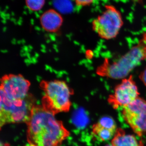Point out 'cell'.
Wrapping results in <instances>:
<instances>
[{
  "label": "cell",
  "mask_w": 146,
  "mask_h": 146,
  "mask_svg": "<svg viewBox=\"0 0 146 146\" xmlns=\"http://www.w3.org/2000/svg\"><path fill=\"white\" fill-rule=\"evenodd\" d=\"M112 146V145H109V146Z\"/></svg>",
  "instance_id": "9a60e30c"
},
{
  "label": "cell",
  "mask_w": 146,
  "mask_h": 146,
  "mask_svg": "<svg viewBox=\"0 0 146 146\" xmlns=\"http://www.w3.org/2000/svg\"><path fill=\"white\" fill-rule=\"evenodd\" d=\"M115 120L108 116L102 117L92 128V134L100 142H105L112 139L117 129Z\"/></svg>",
  "instance_id": "ba28073f"
},
{
  "label": "cell",
  "mask_w": 146,
  "mask_h": 146,
  "mask_svg": "<svg viewBox=\"0 0 146 146\" xmlns=\"http://www.w3.org/2000/svg\"><path fill=\"white\" fill-rule=\"evenodd\" d=\"M45 93L43 106L54 114L69 111L71 106L72 91L65 82L42 81L40 84Z\"/></svg>",
  "instance_id": "3957f363"
},
{
  "label": "cell",
  "mask_w": 146,
  "mask_h": 146,
  "mask_svg": "<svg viewBox=\"0 0 146 146\" xmlns=\"http://www.w3.org/2000/svg\"><path fill=\"white\" fill-rule=\"evenodd\" d=\"M119 10L112 5L105 6L104 10L93 20L92 29L102 39L110 40L117 37L123 25Z\"/></svg>",
  "instance_id": "277c9868"
},
{
  "label": "cell",
  "mask_w": 146,
  "mask_h": 146,
  "mask_svg": "<svg viewBox=\"0 0 146 146\" xmlns=\"http://www.w3.org/2000/svg\"><path fill=\"white\" fill-rule=\"evenodd\" d=\"M25 146H36L35 145H33V144L30 143H29L26 144Z\"/></svg>",
  "instance_id": "4fadbf2b"
},
{
  "label": "cell",
  "mask_w": 146,
  "mask_h": 146,
  "mask_svg": "<svg viewBox=\"0 0 146 146\" xmlns=\"http://www.w3.org/2000/svg\"><path fill=\"white\" fill-rule=\"evenodd\" d=\"M27 7L30 10L37 11L42 9L45 4V0H26Z\"/></svg>",
  "instance_id": "8fae6325"
},
{
  "label": "cell",
  "mask_w": 146,
  "mask_h": 146,
  "mask_svg": "<svg viewBox=\"0 0 146 146\" xmlns=\"http://www.w3.org/2000/svg\"><path fill=\"white\" fill-rule=\"evenodd\" d=\"M122 115L133 132L141 137L146 134V101L138 97L123 107Z\"/></svg>",
  "instance_id": "5b68a950"
},
{
  "label": "cell",
  "mask_w": 146,
  "mask_h": 146,
  "mask_svg": "<svg viewBox=\"0 0 146 146\" xmlns=\"http://www.w3.org/2000/svg\"><path fill=\"white\" fill-rule=\"evenodd\" d=\"M43 106H35L27 123L29 143L36 146H59L69 136L62 122Z\"/></svg>",
  "instance_id": "6da1fadb"
},
{
  "label": "cell",
  "mask_w": 146,
  "mask_h": 146,
  "mask_svg": "<svg viewBox=\"0 0 146 146\" xmlns=\"http://www.w3.org/2000/svg\"><path fill=\"white\" fill-rule=\"evenodd\" d=\"M138 88L132 78L125 79L115 88L112 100L116 106L130 104L138 98Z\"/></svg>",
  "instance_id": "52a82bcc"
},
{
  "label": "cell",
  "mask_w": 146,
  "mask_h": 146,
  "mask_svg": "<svg viewBox=\"0 0 146 146\" xmlns=\"http://www.w3.org/2000/svg\"><path fill=\"white\" fill-rule=\"evenodd\" d=\"M31 83L21 75H5L1 79V91L11 100L23 99L27 97Z\"/></svg>",
  "instance_id": "8992f818"
},
{
  "label": "cell",
  "mask_w": 146,
  "mask_h": 146,
  "mask_svg": "<svg viewBox=\"0 0 146 146\" xmlns=\"http://www.w3.org/2000/svg\"><path fill=\"white\" fill-rule=\"evenodd\" d=\"M144 80L145 81V83L146 84V72L145 73V75H144Z\"/></svg>",
  "instance_id": "5bb4252c"
},
{
  "label": "cell",
  "mask_w": 146,
  "mask_h": 146,
  "mask_svg": "<svg viewBox=\"0 0 146 146\" xmlns=\"http://www.w3.org/2000/svg\"><path fill=\"white\" fill-rule=\"evenodd\" d=\"M34 106V98L31 95L23 99L11 100L1 91V127L8 123H27Z\"/></svg>",
  "instance_id": "7a4b0ae2"
},
{
  "label": "cell",
  "mask_w": 146,
  "mask_h": 146,
  "mask_svg": "<svg viewBox=\"0 0 146 146\" xmlns=\"http://www.w3.org/2000/svg\"><path fill=\"white\" fill-rule=\"evenodd\" d=\"M112 146H144L143 143L133 134L127 133L121 128L117 129L111 139Z\"/></svg>",
  "instance_id": "30bf717a"
},
{
  "label": "cell",
  "mask_w": 146,
  "mask_h": 146,
  "mask_svg": "<svg viewBox=\"0 0 146 146\" xmlns=\"http://www.w3.org/2000/svg\"><path fill=\"white\" fill-rule=\"evenodd\" d=\"M95 0H74L76 4L80 6H86L90 5Z\"/></svg>",
  "instance_id": "7c38bea8"
},
{
  "label": "cell",
  "mask_w": 146,
  "mask_h": 146,
  "mask_svg": "<svg viewBox=\"0 0 146 146\" xmlns=\"http://www.w3.org/2000/svg\"><path fill=\"white\" fill-rule=\"evenodd\" d=\"M40 23L42 28L49 32L57 31L62 25L63 19L58 12L54 9L46 11L41 16Z\"/></svg>",
  "instance_id": "9c48e42d"
}]
</instances>
